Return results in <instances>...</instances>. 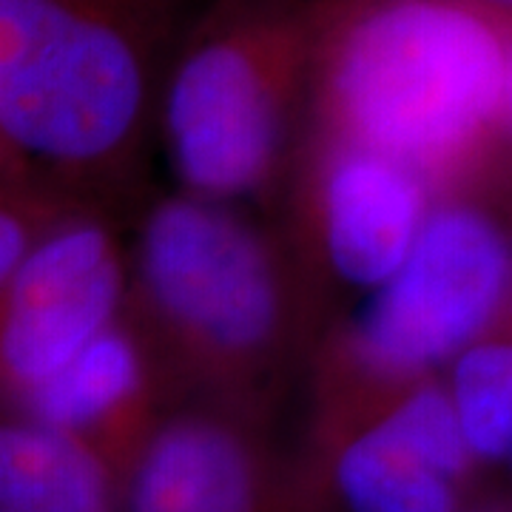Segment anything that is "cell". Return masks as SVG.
Instances as JSON below:
<instances>
[{
    "label": "cell",
    "instance_id": "cell-7",
    "mask_svg": "<svg viewBox=\"0 0 512 512\" xmlns=\"http://www.w3.org/2000/svg\"><path fill=\"white\" fill-rule=\"evenodd\" d=\"M481 481L439 376L350 416L308 419L285 458L288 512H476Z\"/></svg>",
    "mask_w": 512,
    "mask_h": 512
},
{
    "label": "cell",
    "instance_id": "cell-11",
    "mask_svg": "<svg viewBox=\"0 0 512 512\" xmlns=\"http://www.w3.org/2000/svg\"><path fill=\"white\" fill-rule=\"evenodd\" d=\"M0 512H123L120 476L86 444L0 407Z\"/></svg>",
    "mask_w": 512,
    "mask_h": 512
},
{
    "label": "cell",
    "instance_id": "cell-9",
    "mask_svg": "<svg viewBox=\"0 0 512 512\" xmlns=\"http://www.w3.org/2000/svg\"><path fill=\"white\" fill-rule=\"evenodd\" d=\"M123 512H288L271 424L208 402H174L120 476Z\"/></svg>",
    "mask_w": 512,
    "mask_h": 512
},
{
    "label": "cell",
    "instance_id": "cell-1",
    "mask_svg": "<svg viewBox=\"0 0 512 512\" xmlns=\"http://www.w3.org/2000/svg\"><path fill=\"white\" fill-rule=\"evenodd\" d=\"M512 18L478 0H316L305 134L433 197L510 191Z\"/></svg>",
    "mask_w": 512,
    "mask_h": 512
},
{
    "label": "cell",
    "instance_id": "cell-12",
    "mask_svg": "<svg viewBox=\"0 0 512 512\" xmlns=\"http://www.w3.org/2000/svg\"><path fill=\"white\" fill-rule=\"evenodd\" d=\"M439 379L458 436L481 478L507 470L512 456V313L458 350Z\"/></svg>",
    "mask_w": 512,
    "mask_h": 512
},
{
    "label": "cell",
    "instance_id": "cell-8",
    "mask_svg": "<svg viewBox=\"0 0 512 512\" xmlns=\"http://www.w3.org/2000/svg\"><path fill=\"white\" fill-rule=\"evenodd\" d=\"M128 299V248L106 208H74L37 239L0 288V407L12 410L100 330Z\"/></svg>",
    "mask_w": 512,
    "mask_h": 512
},
{
    "label": "cell",
    "instance_id": "cell-3",
    "mask_svg": "<svg viewBox=\"0 0 512 512\" xmlns=\"http://www.w3.org/2000/svg\"><path fill=\"white\" fill-rule=\"evenodd\" d=\"M165 0H0V140L32 177L114 208L157 134Z\"/></svg>",
    "mask_w": 512,
    "mask_h": 512
},
{
    "label": "cell",
    "instance_id": "cell-2",
    "mask_svg": "<svg viewBox=\"0 0 512 512\" xmlns=\"http://www.w3.org/2000/svg\"><path fill=\"white\" fill-rule=\"evenodd\" d=\"M126 313L174 402L222 404L268 424L319 336L274 225L185 191L157 197L140 220Z\"/></svg>",
    "mask_w": 512,
    "mask_h": 512
},
{
    "label": "cell",
    "instance_id": "cell-10",
    "mask_svg": "<svg viewBox=\"0 0 512 512\" xmlns=\"http://www.w3.org/2000/svg\"><path fill=\"white\" fill-rule=\"evenodd\" d=\"M174 396L128 313L29 393L15 413L86 444L117 476Z\"/></svg>",
    "mask_w": 512,
    "mask_h": 512
},
{
    "label": "cell",
    "instance_id": "cell-16",
    "mask_svg": "<svg viewBox=\"0 0 512 512\" xmlns=\"http://www.w3.org/2000/svg\"><path fill=\"white\" fill-rule=\"evenodd\" d=\"M476 512H510V507H507L504 501H490V504H487V501H481Z\"/></svg>",
    "mask_w": 512,
    "mask_h": 512
},
{
    "label": "cell",
    "instance_id": "cell-4",
    "mask_svg": "<svg viewBox=\"0 0 512 512\" xmlns=\"http://www.w3.org/2000/svg\"><path fill=\"white\" fill-rule=\"evenodd\" d=\"M316 0H220L165 66L157 134L180 191L276 202L305 134Z\"/></svg>",
    "mask_w": 512,
    "mask_h": 512
},
{
    "label": "cell",
    "instance_id": "cell-6",
    "mask_svg": "<svg viewBox=\"0 0 512 512\" xmlns=\"http://www.w3.org/2000/svg\"><path fill=\"white\" fill-rule=\"evenodd\" d=\"M433 202V191L404 165L302 137L276 197L282 222L274 228L305 285L319 333L402 265Z\"/></svg>",
    "mask_w": 512,
    "mask_h": 512
},
{
    "label": "cell",
    "instance_id": "cell-14",
    "mask_svg": "<svg viewBox=\"0 0 512 512\" xmlns=\"http://www.w3.org/2000/svg\"><path fill=\"white\" fill-rule=\"evenodd\" d=\"M20 171H23V174H29V171H26V168H23V165H20L15 157H12V151L3 146V140H0V177L20 174Z\"/></svg>",
    "mask_w": 512,
    "mask_h": 512
},
{
    "label": "cell",
    "instance_id": "cell-5",
    "mask_svg": "<svg viewBox=\"0 0 512 512\" xmlns=\"http://www.w3.org/2000/svg\"><path fill=\"white\" fill-rule=\"evenodd\" d=\"M510 313V191L439 197L402 265L313 342L311 419L359 413L439 376Z\"/></svg>",
    "mask_w": 512,
    "mask_h": 512
},
{
    "label": "cell",
    "instance_id": "cell-15",
    "mask_svg": "<svg viewBox=\"0 0 512 512\" xmlns=\"http://www.w3.org/2000/svg\"><path fill=\"white\" fill-rule=\"evenodd\" d=\"M478 3L493 9L498 15H504V18H512V0H478Z\"/></svg>",
    "mask_w": 512,
    "mask_h": 512
},
{
    "label": "cell",
    "instance_id": "cell-13",
    "mask_svg": "<svg viewBox=\"0 0 512 512\" xmlns=\"http://www.w3.org/2000/svg\"><path fill=\"white\" fill-rule=\"evenodd\" d=\"M83 205L86 202H77L52 185L40 183L32 174L20 171L0 177V288L18 271L37 239L60 217Z\"/></svg>",
    "mask_w": 512,
    "mask_h": 512
}]
</instances>
